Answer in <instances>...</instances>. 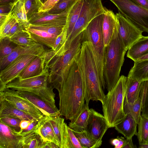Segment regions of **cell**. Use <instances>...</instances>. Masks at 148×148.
<instances>
[{
    "label": "cell",
    "mask_w": 148,
    "mask_h": 148,
    "mask_svg": "<svg viewBox=\"0 0 148 148\" xmlns=\"http://www.w3.org/2000/svg\"><path fill=\"white\" fill-rule=\"evenodd\" d=\"M76 56L65 70L60 81L53 86L58 92L60 116L70 121L78 116L85 104L84 83Z\"/></svg>",
    "instance_id": "6da1fadb"
},
{
    "label": "cell",
    "mask_w": 148,
    "mask_h": 148,
    "mask_svg": "<svg viewBox=\"0 0 148 148\" xmlns=\"http://www.w3.org/2000/svg\"><path fill=\"white\" fill-rule=\"evenodd\" d=\"M76 57L83 77L85 104L88 105L91 100L99 101L102 103L105 95L101 82L91 42L88 41L83 42L80 51Z\"/></svg>",
    "instance_id": "7a4b0ae2"
},
{
    "label": "cell",
    "mask_w": 148,
    "mask_h": 148,
    "mask_svg": "<svg viewBox=\"0 0 148 148\" xmlns=\"http://www.w3.org/2000/svg\"><path fill=\"white\" fill-rule=\"evenodd\" d=\"M126 51L118 29L105 47L103 76L105 88L108 92L113 88L120 78Z\"/></svg>",
    "instance_id": "3957f363"
},
{
    "label": "cell",
    "mask_w": 148,
    "mask_h": 148,
    "mask_svg": "<svg viewBox=\"0 0 148 148\" xmlns=\"http://www.w3.org/2000/svg\"><path fill=\"white\" fill-rule=\"evenodd\" d=\"M82 32L72 41L64 54L56 55L51 49L43 55L45 73L48 75L49 81L53 87L59 82L66 68L80 52L82 43Z\"/></svg>",
    "instance_id": "277c9868"
},
{
    "label": "cell",
    "mask_w": 148,
    "mask_h": 148,
    "mask_svg": "<svg viewBox=\"0 0 148 148\" xmlns=\"http://www.w3.org/2000/svg\"><path fill=\"white\" fill-rule=\"evenodd\" d=\"M126 79V76H121L113 88L105 95L102 103L103 115L109 128L114 127L125 116L123 104Z\"/></svg>",
    "instance_id": "5b68a950"
},
{
    "label": "cell",
    "mask_w": 148,
    "mask_h": 148,
    "mask_svg": "<svg viewBox=\"0 0 148 148\" xmlns=\"http://www.w3.org/2000/svg\"><path fill=\"white\" fill-rule=\"evenodd\" d=\"M103 14L95 18L82 32V43L88 41L92 45V50L98 70L101 84L105 88L103 76L105 46L102 25Z\"/></svg>",
    "instance_id": "8992f818"
},
{
    "label": "cell",
    "mask_w": 148,
    "mask_h": 148,
    "mask_svg": "<svg viewBox=\"0 0 148 148\" xmlns=\"http://www.w3.org/2000/svg\"><path fill=\"white\" fill-rule=\"evenodd\" d=\"M6 87L33 93L51 106L57 108L55 104L54 88L49 82L48 75L46 74L24 79L16 78L8 83Z\"/></svg>",
    "instance_id": "52a82bcc"
},
{
    "label": "cell",
    "mask_w": 148,
    "mask_h": 148,
    "mask_svg": "<svg viewBox=\"0 0 148 148\" xmlns=\"http://www.w3.org/2000/svg\"><path fill=\"white\" fill-rule=\"evenodd\" d=\"M106 10L102 5L101 0H84L79 17L66 41L64 51L69 48L72 41L83 31L92 21L103 14Z\"/></svg>",
    "instance_id": "ba28073f"
},
{
    "label": "cell",
    "mask_w": 148,
    "mask_h": 148,
    "mask_svg": "<svg viewBox=\"0 0 148 148\" xmlns=\"http://www.w3.org/2000/svg\"><path fill=\"white\" fill-rule=\"evenodd\" d=\"M120 12L142 32L148 33V10L132 0H109Z\"/></svg>",
    "instance_id": "9c48e42d"
},
{
    "label": "cell",
    "mask_w": 148,
    "mask_h": 148,
    "mask_svg": "<svg viewBox=\"0 0 148 148\" xmlns=\"http://www.w3.org/2000/svg\"><path fill=\"white\" fill-rule=\"evenodd\" d=\"M37 56L32 54L21 55L1 70L0 91L5 89L8 83L17 78L26 67Z\"/></svg>",
    "instance_id": "30bf717a"
},
{
    "label": "cell",
    "mask_w": 148,
    "mask_h": 148,
    "mask_svg": "<svg viewBox=\"0 0 148 148\" xmlns=\"http://www.w3.org/2000/svg\"><path fill=\"white\" fill-rule=\"evenodd\" d=\"M0 98L8 101L17 108L29 114L36 119H40L44 115L26 98L22 97L15 90L5 88L0 91Z\"/></svg>",
    "instance_id": "8fae6325"
},
{
    "label": "cell",
    "mask_w": 148,
    "mask_h": 148,
    "mask_svg": "<svg viewBox=\"0 0 148 148\" xmlns=\"http://www.w3.org/2000/svg\"><path fill=\"white\" fill-rule=\"evenodd\" d=\"M116 15L119 21V33L127 51L143 36V32L120 12Z\"/></svg>",
    "instance_id": "7c38bea8"
},
{
    "label": "cell",
    "mask_w": 148,
    "mask_h": 148,
    "mask_svg": "<svg viewBox=\"0 0 148 148\" xmlns=\"http://www.w3.org/2000/svg\"><path fill=\"white\" fill-rule=\"evenodd\" d=\"M109 128L103 115L92 108L90 109V115L86 130L96 140L102 142V139Z\"/></svg>",
    "instance_id": "4fadbf2b"
},
{
    "label": "cell",
    "mask_w": 148,
    "mask_h": 148,
    "mask_svg": "<svg viewBox=\"0 0 148 148\" xmlns=\"http://www.w3.org/2000/svg\"><path fill=\"white\" fill-rule=\"evenodd\" d=\"M23 136L0 121V148H23Z\"/></svg>",
    "instance_id": "5bb4252c"
},
{
    "label": "cell",
    "mask_w": 148,
    "mask_h": 148,
    "mask_svg": "<svg viewBox=\"0 0 148 148\" xmlns=\"http://www.w3.org/2000/svg\"><path fill=\"white\" fill-rule=\"evenodd\" d=\"M69 12L59 14H50L47 12H38L28 20L30 24L35 25L65 26Z\"/></svg>",
    "instance_id": "9a60e30c"
},
{
    "label": "cell",
    "mask_w": 148,
    "mask_h": 148,
    "mask_svg": "<svg viewBox=\"0 0 148 148\" xmlns=\"http://www.w3.org/2000/svg\"><path fill=\"white\" fill-rule=\"evenodd\" d=\"M47 50L44 45L39 43L30 46L17 45L11 54L0 60V70L3 69L10 63L21 55L29 54L42 56Z\"/></svg>",
    "instance_id": "2e32d148"
},
{
    "label": "cell",
    "mask_w": 148,
    "mask_h": 148,
    "mask_svg": "<svg viewBox=\"0 0 148 148\" xmlns=\"http://www.w3.org/2000/svg\"><path fill=\"white\" fill-rule=\"evenodd\" d=\"M17 91L20 95L26 98L40 110L44 116H60L59 109L57 108L49 105L36 95L28 92Z\"/></svg>",
    "instance_id": "e0dca14e"
},
{
    "label": "cell",
    "mask_w": 148,
    "mask_h": 148,
    "mask_svg": "<svg viewBox=\"0 0 148 148\" xmlns=\"http://www.w3.org/2000/svg\"><path fill=\"white\" fill-rule=\"evenodd\" d=\"M102 28L105 46L108 45L114 32L119 29L118 20L112 11L106 9L103 14Z\"/></svg>",
    "instance_id": "ac0fdd59"
},
{
    "label": "cell",
    "mask_w": 148,
    "mask_h": 148,
    "mask_svg": "<svg viewBox=\"0 0 148 148\" xmlns=\"http://www.w3.org/2000/svg\"><path fill=\"white\" fill-rule=\"evenodd\" d=\"M43 56H38L31 61L19 74L17 78L24 79L46 74L45 71Z\"/></svg>",
    "instance_id": "d6986e66"
},
{
    "label": "cell",
    "mask_w": 148,
    "mask_h": 148,
    "mask_svg": "<svg viewBox=\"0 0 148 148\" xmlns=\"http://www.w3.org/2000/svg\"><path fill=\"white\" fill-rule=\"evenodd\" d=\"M11 116L18 118L21 120H33L35 119L29 114L14 107L7 101L0 98V117Z\"/></svg>",
    "instance_id": "ffe728a7"
},
{
    "label": "cell",
    "mask_w": 148,
    "mask_h": 148,
    "mask_svg": "<svg viewBox=\"0 0 148 148\" xmlns=\"http://www.w3.org/2000/svg\"><path fill=\"white\" fill-rule=\"evenodd\" d=\"M138 123L130 114H126L122 120L114 127L119 133L126 139L132 138L136 135Z\"/></svg>",
    "instance_id": "44dd1931"
},
{
    "label": "cell",
    "mask_w": 148,
    "mask_h": 148,
    "mask_svg": "<svg viewBox=\"0 0 148 148\" xmlns=\"http://www.w3.org/2000/svg\"><path fill=\"white\" fill-rule=\"evenodd\" d=\"M37 132L45 141L53 143L61 148L58 139L49 121L48 116H44L41 119Z\"/></svg>",
    "instance_id": "7402d4cb"
},
{
    "label": "cell",
    "mask_w": 148,
    "mask_h": 148,
    "mask_svg": "<svg viewBox=\"0 0 148 148\" xmlns=\"http://www.w3.org/2000/svg\"><path fill=\"white\" fill-rule=\"evenodd\" d=\"M148 53V36H143L128 49L127 56L134 62Z\"/></svg>",
    "instance_id": "603a6c76"
},
{
    "label": "cell",
    "mask_w": 148,
    "mask_h": 148,
    "mask_svg": "<svg viewBox=\"0 0 148 148\" xmlns=\"http://www.w3.org/2000/svg\"><path fill=\"white\" fill-rule=\"evenodd\" d=\"M27 30L32 38L37 43L52 49L58 36L50 34L45 31L30 28Z\"/></svg>",
    "instance_id": "cb8c5ba5"
},
{
    "label": "cell",
    "mask_w": 148,
    "mask_h": 148,
    "mask_svg": "<svg viewBox=\"0 0 148 148\" xmlns=\"http://www.w3.org/2000/svg\"><path fill=\"white\" fill-rule=\"evenodd\" d=\"M127 77L140 82L148 81V60L134 62Z\"/></svg>",
    "instance_id": "d4e9b609"
},
{
    "label": "cell",
    "mask_w": 148,
    "mask_h": 148,
    "mask_svg": "<svg viewBox=\"0 0 148 148\" xmlns=\"http://www.w3.org/2000/svg\"><path fill=\"white\" fill-rule=\"evenodd\" d=\"M89 115V106L85 104L78 116L75 119L71 121L69 126L72 130L77 132L86 130Z\"/></svg>",
    "instance_id": "484cf974"
},
{
    "label": "cell",
    "mask_w": 148,
    "mask_h": 148,
    "mask_svg": "<svg viewBox=\"0 0 148 148\" xmlns=\"http://www.w3.org/2000/svg\"><path fill=\"white\" fill-rule=\"evenodd\" d=\"M141 82L127 77L125 98L128 103L132 104L138 98Z\"/></svg>",
    "instance_id": "4316f807"
},
{
    "label": "cell",
    "mask_w": 148,
    "mask_h": 148,
    "mask_svg": "<svg viewBox=\"0 0 148 148\" xmlns=\"http://www.w3.org/2000/svg\"><path fill=\"white\" fill-rule=\"evenodd\" d=\"M84 2V0H79L73 6L68 13L65 26L66 40L71 33L77 20Z\"/></svg>",
    "instance_id": "83f0119b"
},
{
    "label": "cell",
    "mask_w": 148,
    "mask_h": 148,
    "mask_svg": "<svg viewBox=\"0 0 148 148\" xmlns=\"http://www.w3.org/2000/svg\"><path fill=\"white\" fill-rule=\"evenodd\" d=\"M72 130L83 148H97L101 145L102 142L96 140L86 130L77 132Z\"/></svg>",
    "instance_id": "f1b7e54d"
},
{
    "label": "cell",
    "mask_w": 148,
    "mask_h": 148,
    "mask_svg": "<svg viewBox=\"0 0 148 148\" xmlns=\"http://www.w3.org/2000/svg\"><path fill=\"white\" fill-rule=\"evenodd\" d=\"M62 148H83L72 129L66 123L62 136Z\"/></svg>",
    "instance_id": "f546056e"
},
{
    "label": "cell",
    "mask_w": 148,
    "mask_h": 148,
    "mask_svg": "<svg viewBox=\"0 0 148 148\" xmlns=\"http://www.w3.org/2000/svg\"><path fill=\"white\" fill-rule=\"evenodd\" d=\"M123 110L125 115H130L138 123L142 112V103L140 96L132 104L128 103L125 98Z\"/></svg>",
    "instance_id": "4dcf8cb0"
},
{
    "label": "cell",
    "mask_w": 148,
    "mask_h": 148,
    "mask_svg": "<svg viewBox=\"0 0 148 148\" xmlns=\"http://www.w3.org/2000/svg\"><path fill=\"white\" fill-rule=\"evenodd\" d=\"M22 142L23 148H42L45 142L36 132L23 136Z\"/></svg>",
    "instance_id": "1f68e13d"
},
{
    "label": "cell",
    "mask_w": 148,
    "mask_h": 148,
    "mask_svg": "<svg viewBox=\"0 0 148 148\" xmlns=\"http://www.w3.org/2000/svg\"><path fill=\"white\" fill-rule=\"evenodd\" d=\"M10 38L13 42L18 45L30 46L38 43L32 38L27 30L16 33Z\"/></svg>",
    "instance_id": "d6a6232c"
},
{
    "label": "cell",
    "mask_w": 148,
    "mask_h": 148,
    "mask_svg": "<svg viewBox=\"0 0 148 148\" xmlns=\"http://www.w3.org/2000/svg\"><path fill=\"white\" fill-rule=\"evenodd\" d=\"M48 118L58 139L61 148H62V136L65 123L64 119L61 117L60 115L48 116Z\"/></svg>",
    "instance_id": "836d02e7"
},
{
    "label": "cell",
    "mask_w": 148,
    "mask_h": 148,
    "mask_svg": "<svg viewBox=\"0 0 148 148\" xmlns=\"http://www.w3.org/2000/svg\"><path fill=\"white\" fill-rule=\"evenodd\" d=\"M18 22L22 23L29 26L30 23L27 19L24 3L17 1L11 10Z\"/></svg>",
    "instance_id": "e575fe53"
},
{
    "label": "cell",
    "mask_w": 148,
    "mask_h": 148,
    "mask_svg": "<svg viewBox=\"0 0 148 148\" xmlns=\"http://www.w3.org/2000/svg\"><path fill=\"white\" fill-rule=\"evenodd\" d=\"M138 124V131L136 135L139 144L148 142V118L141 114Z\"/></svg>",
    "instance_id": "d590c367"
},
{
    "label": "cell",
    "mask_w": 148,
    "mask_h": 148,
    "mask_svg": "<svg viewBox=\"0 0 148 148\" xmlns=\"http://www.w3.org/2000/svg\"><path fill=\"white\" fill-rule=\"evenodd\" d=\"M17 45L8 36L0 38V60L11 54Z\"/></svg>",
    "instance_id": "8d00e7d4"
},
{
    "label": "cell",
    "mask_w": 148,
    "mask_h": 148,
    "mask_svg": "<svg viewBox=\"0 0 148 148\" xmlns=\"http://www.w3.org/2000/svg\"><path fill=\"white\" fill-rule=\"evenodd\" d=\"M79 0H60L47 12L50 14H59L65 12H69L73 6Z\"/></svg>",
    "instance_id": "74e56055"
},
{
    "label": "cell",
    "mask_w": 148,
    "mask_h": 148,
    "mask_svg": "<svg viewBox=\"0 0 148 148\" xmlns=\"http://www.w3.org/2000/svg\"><path fill=\"white\" fill-rule=\"evenodd\" d=\"M139 96L142 103L141 114L148 118V81L141 82Z\"/></svg>",
    "instance_id": "f35d334b"
},
{
    "label": "cell",
    "mask_w": 148,
    "mask_h": 148,
    "mask_svg": "<svg viewBox=\"0 0 148 148\" xmlns=\"http://www.w3.org/2000/svg\"><path fill=\"white\" fill-rule=\"evenodd\" d=\"M17 22L16 18L11 11L6 21L0 26V38L7 36L12 27Z\"/></svg>",
    "instance_id": "ab89813d"
},
{
    "label": "cell",
    "mask_w": 148,
    "mask_h": 148,
    "mask_svg": "<svg viewBox=\"0 0 148 148\" xmlns=\"http://www.w3.org/2000/svg\"><path fill=\"white\" fill-rule=\"evenodd\" d=\"M24 4L28 20L34 15L39 12L42 6L38 0H28Z\"/></svg>",
    "instance_id": "60d3db41"
},
{
    "label": "cell",
    "mask_w": 148,
    "mask_h": 148,
    "mask_svg": "<svg viewBox=\"0 0 148 148\" xmlns=\"http://www.w3.org/2000/svg\"><path fill=\"white\" fill-rule=\"evenodd\" d=\"M65 26L35 25L30 24L29 27L44 31L50 34L58 36L62 32Z\"/></svg>",
    "instance_id": "b9f144b4"
},
{
    "label": "cell",
    "mask_w": 148,
    "mask_h": 148,
    "mask_svg": "<svg viewBox=\"0 0 148 148\" xmlns=\"http://www.w3.org/2000/svg\"><path fill=\"white\" fill-rule=\"evenodd\" d=\"M0 121L18 132L21 130L20 124L21 120L18 118L4 116L0 117Z\"/></svg>",
    "instance_id": "7bdbcfd3"
},
{
    "label": "cell",
    "mask_w": 148,
    "mask_h": 148,
    "mask_svg": "<svg viewBox=\"0 0 148 148\" xmlns=\"http://www.w3.org/2000/svg\"><path fill=\"white\" fill-rule=\"evenodd\" d=\"M41 118L33 120L26 128L21 130L19 133L24 136L36 132Z\"/></svg>",
    "instance_id": "ee69618b"
},
{
    "label": "cell",
    "mask_w": 148,
    "mask_h": 148,
    "mask_svg": "<svg viewBox=\"0 0 148 148\" xmlns=\"http://www.w3.org/2000/svg\"><path fill=\"white\" fill-rule=\"evenodd\" d=\"M29 27L25 24L17 22L12 27L7 36L10 37L16 33L27 30Z\"/></svg>",
    "instance_id": "f6af8a7d"
},
{
    "label": "cell",
    "mask_w": 148,
    "mask_h": 148,
    "mask_svg": "<svg viewBox=\"0 0 148 148\" xmlns=\"http://www.w3.org/2000/svg\"><path fill=\"white\" fill-rule=\"evenodd\" d=\"M60 0H48L40 8L39 12H47Z\"/></svg>",
    "instance_id": "bcb514c9"
},
{
    "label": "cell",
    "mask_w": 148,
    "mask_h": 148,
    "mask_svg": "<svg viewBox=\"0 0 148 148\" xmlns=\"http://www.w3.org/2000/svg\"><path fill=\"white\" fill-rule=\"evenodd\" d=\"M14 4L8 3L0 4V14L9 13L11 11Z\"/></svg>",
    "instance_id": "7dc6e473"
},
{
    "label": "cell",
    "mask_w": 148,
    "mask_h": 148,
    "mask_svg": "<svg viewBox=\"0 0 148 148\" xmlns=\"http://www.w3.org/2000/svg\"><path fill=\"white\" fill-rule=\"evenodd\" d=\"M137 5L148 10V0H132Z\"/></svg>",
    "instance_id": "c3c4849f"
},
{
    "label": "cell",
    "mask_w": 148,
    "mask_h": 148,
    "mask_svg": "<svg viewBox=\"0 0 148 148\" xmlns=\"http://www.w3.org/2000/svg\"><path fill=\"white\" fill-rule=\"evenodd\" d=\"M135 145L133 143L132 138L126 139L125 143L122 148H136Z\"/></svg>",
    "instance_id": "681fc988"
},
{
    "label": "cell",
    "mask_w": 148,
    "mask_h": 148,
    "mask_svg": "<svg viewBox=\"0 0 148 148\" xmlns=\"http://www.w3.org/2000/svg\"><path fill=\"white\" fill-rule=\"evenodd\" d=\"M33 120H21L20 124V127L21 130H24L26 128Z\"/></svg>",
    "instance_id": "f907efd6"
},
{
    "label": "cell",
    "mask_w": 148,
    "mask_h": 148,
    "mask_svg": "<svg viewBox=\"0 0 148 148\" xmlns=\"http://www.w3.org/2000/svg\"><path fill=\"white\" fill-rule=\"evenodd\" d=\"M60 148L55 143L50 142H45L42 148Z\"/></svg>",
    "instance_id": "816d5d0a"
},
{
    "label": "cell",
    "mask_w": 148,
    "mask_h": 148,
    "mask_svg": "<svg viewBox=\"0 0 148 148\" xmlns=\"http://www.w3.org/2000/svg\"><path fill=\"white\" fill-rule=\"evenodd\" d=\"M117 138L119 140V143L115 148H122L125 143L126 139L122 136H117Z\"/></svg>",
    "instance_id": "f5cc1de1"
},
{
    "label": "cell",
    "mask_w": 148,
    "mask_h": 148,
    "mask_svg": "<svg viewBox=\"0 0 148 148\" xmlns=\"http://www.w3.org/2000/svg\"><path fill=\"white\" fill-rule=\"evenodd\" d=\"M9 14H0V26L1 25L6 21Z\"/></svg>",
    "instance_id": "db71d44e"
},
{
    "label": "cell",
    "mask_w": 148,
    "mask_h": 148,
    "mask_svg": "<svg viewBox=\"0 0 148 148\" xmlns=\"http://www.w3.org/2000/svg\"><path fill=\"white\" fill-rule=\"evenodd\" d=\"M111 145L114 146V148L116 147L118 145L119 143V139L116 138L112 139L111 140Z\"/></svg>",
    "instance_id": "11a10c76"
},
{
    "label": "cell",
    "mask_w": 148,
    "mask_h": 148,
    "mask_svg": "<svg viewBox=\"0 0 148 148\" xmlns=\"http://www.w3.org/2000/svg\"><path fill=\"white\" fill-rule=\"evenodd\" d=\"M17 1V0H0V4L8 3H15Z\"/></svg>",
    "instance_id": "9f6ffc18"
},
{
    "label": "cell",
    "mask_w": 148,
    "mask_h": 148,
    "mask_svg": "<svg viewBox=\"0 0 148 148\" xmlns=\"http://www.w3.org/2000/svg\"><path fill=\"white\" fill-rule=\"evenodd\" d=\"M144 60H148V53L138 58L136 61H140Z\"/></svg>",
    "instance_id": "6f0895ef"
},
{
    "label": "cell",
    "mask_w": 148,
    "mask_h": 148,
    "mask_svg": "<svg viewBox=\"0 0 148 148\" xmlns=\"http://www.w3.org/2000/svg\"><path fill=\"white\" fill-rule=\"evenodd\" d=\"M139 148H148V142L142 143L139 144Z\"/></svg>",
    "instance_id": "680465c9"
},
{
    "label": "cell",
    "mask_w": 148,
    "mask_h": 148,
    "mask_svg": "<svg viewBox=\"0 0 148 148\" xmlns=\"http://www.w3.org/2000/svg\"><path fill=\"white\" fill-rule=\"evenodd\" d=\"M48 0H39V1L42 6Z\"/></svg>",
    "instance_id": "91938a15"
},
{
    "label": "cell",
    "mask_w": 148,
    "mask_h": 148,
    "mask_svg": "<svg viewBox=\"0 0 148 148\" xmlns=\"http://www.w3.org/2000/svg\"><path fill=\"white\" fill-rule=\"evenodd\" d=\"M27 0H17V1H20L21 2H22L25 3ZM38 0L39 1V0Z\"/></svg>",
    "instance_id": "94428289"
},
{
    "label": "cell",
    "mask_w": 148,
    "mask_h": 148,
    "mask_svg": "<svg viewBox=\"0 0 148 148\" xmlns=\"http://www.w3.org/2000/svg\"><path fill=\"white\" fill-rule=\"evenodd\" d=\"M39 2H40V1H39Z\"/></svg>",
    "instance_id": "6125c7cd"
}]
</instances>
